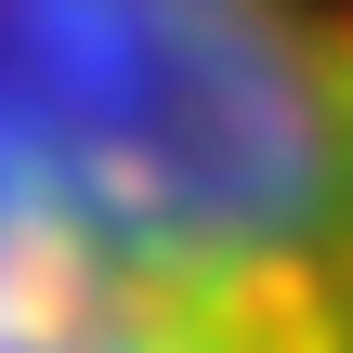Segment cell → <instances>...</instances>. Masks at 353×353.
<instances>
[{
	"label": "cell",
	"instance_id": "obj_1",
	"mask_svg": "<svg viewBox=\"0 0 353 353\" xmlns=\"http://www.w3.org/2000/svg\"><path fill=\"white\" fill-rule=\"evenodd\" d=\"M0 353H353V0H0Z\"/></svg>",
	"mask_w": 353,
	"mask_h": 353
}]
</instances>
